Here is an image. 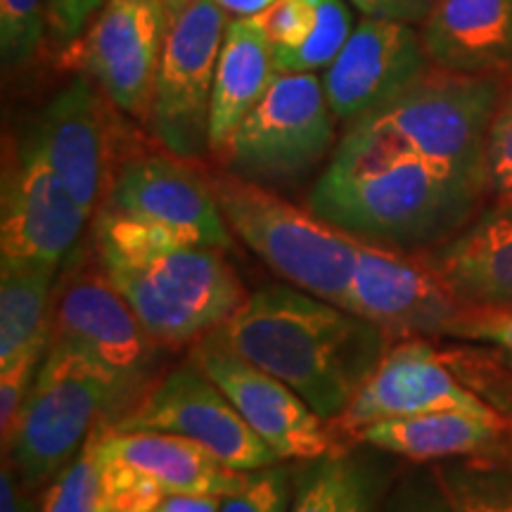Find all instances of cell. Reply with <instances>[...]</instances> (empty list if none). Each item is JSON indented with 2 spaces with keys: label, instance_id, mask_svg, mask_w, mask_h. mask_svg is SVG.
I'll return each mask as SVG.
<instances>
[{
  "label": "cell",
  "instance_id": "obj_31",
  "mask_svg": "<svg viewBox=\"0 0 512 512\" xmlns=\"http://www.w3.org/2000/svg\"><path fill=\"white\" fill-rule=\"evenodd\" d=\"M48 339L50 335L38 339L12 361L0 363V437H3V446L10 441V434L29 399L43 358L48 354Z\"/></svg>",
  "mask_w": 512,
  "mask_h": 512
},
{
  "label": "cell",
  "instance_id": "obj_36",
  "mask_svg": "<svg viewBox=\"0 0 512 512\" xmlns=\"http://www.w3.org/2000/svg\"><path fill=\"white\" fill-rule=\"evenodd\" d=\"M448 337L465 342L494 344L503 351H512V309L501 306H465L453 320Z\"/></svg>",
  "mask_w": 512,
  "mask_h": 512
},
{
  "label": "cell",
  "instance_id": "obj_1",
  "mask_svg": "<svg viewBox=\"0 0 512 512\" xmlns=\"http://www.w3.org/2000/svg\"><path fill=\"white\" fill-rule=\"evenodd\" d=\"M491 192L486 169L339 140L309 207L356 238L401 252H427L467 226Z\"/></svg>",
  "mask_w": 512,
  "mask_h": 512
},
{
  "label": "cell",
  "instance_id": "obj_7",
  "mask_svg": "<svg viewBox=\"0 0 512 512\" xmlns=\"http://www.w3.org/2000/svg\"><path fill=\"white\" fill-rule=\"evenodd\" d=\"M335 121L316 72L278 74L216 159L240 181L294 188L328 166L337 147Z\"/></svg>",
  "mask_w": 512,
  "mask_h": 512
},
{
  "label": "cell",
  "instance_id": "obj_32",
  "mask_svg": "<svg viewBox=\"0 0 512 512\" xmlns=\"http://www.w3.org/2000/svg\"><path fill=\"white\" fill-rule=\"evenodd\" d=\"M98 456L107 505H110L112 512H150L166 498L164 491L150 477L138 472L136 467L124 463V460L105 456V453H100V448Z\"/></svg>",
  "mask_w": 512,
  "mask_h": 512
},
{
  "label": "cell",
  "instance_id": "obj_40",
  "mask_svg": "<svg viewBox=\"0 0 512 512\" xmlns=\"http://www.w3.org/2000/svg\"><path fill=\"white\" fill-rule=\"evenodd\" d=\"M219 496H166L150 512H221Z\"/></svg>",
  "mask_w": 512,
  "mask_h": 512
},
{
  "label": "cell",
  "instance_id": "obj_39",
  "mask_svg": "<svg viewBox=\"0 0 512 512\" xmlns=\"http://www.w3.org/2000/svg\"><path fill=\"white\" fill-rule=\"evenodd\" d=\"M27 484L19 479L15 467L8 458H3L0 467V512H41L38 501L29 496Z\"/></svg>",
  "mask_w": 512,
  "mask_h": 512
},
{
  "label": "cell",
  "instance_id": "obj_37",
  "mask_svg": "<svg viewBox=\"0 0 512 512\" xmlns=\"http://www.w3.org/2000/svg\"><path fill=\"white\" fill-rule=\"evenodd\" d=\"M107 0H46L48 27L57 46H69L93 22Z\"/></svg>",
  "mask_w": 512,
  "mask_h": 512
},
{
  "label": "cell",
  "instance_id": "obj_30",
  "mask_svg": "<svg viewBox=\"0 0 512 512\" xmlns=\"http://www.w3.org/2000/svg\"><path fill=\"white\" fill-rule=\"evenodd\" d=\"M294 467L275 463L249 472L247 482L221 501V512H290Z\"/></svg>",
  "mask_w": 512,
  "mask_h": 512
},
{
  "label": "cell",
  "instance_id": "obj_26",
  "mask_svg": "<svg viewBox=\"0 0 512 512\" xmlns=\"http://www.w3.org/2000/svg\"><path fill=\"white\" fill-rule=\"evenodd\" d=\"M453 512H512V463L470 456L432 463Z\"/></svg>",
  "mask_w": 512,
  "mask_h": 512
},
{
  "label": "cell",
  "instance_id": "obj_29",
  "mask_svg": "<svg viewBox=\"0 0 512 512\" xmlns=\"http://www.w3.org/2000/svg\"><path fill=\"white\" fill-rule=\"evenodd\" d=\"M46 27V0H0V57L5 72H17L34 60Z\"/></svg>",
  "mask_w": 512,
  "mask_h": 512
},
{
  "label": "cell",
  "instance_id": "obj_15",
  "mask_svg": "<svg viewBox=\"0 0 512 512\" xmlns=\"http://www.w3.org/2000/svg\"><path fill=\"white\" fill-rule=\"evenodd\" d=\"M110 107L112 100L98 83L81 74L62 86L29 126L57 178L91 216L105 202L121 164Z\"/></svg>",
  "mask_w": 512,
  "mask_h": 512
},
{
  "label": "cell",
  "instance_id": "obj_19",
  "mask_svg": "<svg viewBox=\"0 0 512 512\" xmlns=\"http://www.w3.org/2000/svg\"><path fill=\"white\" fill-rule=\"evenodd\" d=\"M422 254L465 306L512 309V195H496L453 238Z\"/></svg>",
  "mask_w": 512,
  "mask_h": 512
},
{
  "label": "cell",
  "instance_id": "obj_21",
  "mask_svg": "<svg viewBox=\"0 0 512 512\" xmlns=\"http://www.w3.org/2000/svg\"><path fill=\"white\" fill-rule=\"evenodd\" d=\"M98 448L150 477L166 496L226 498L247 482L249 472L223 465L209 448L174 432L110 430L100 425Z\"/></svg>",
  "mask_w": 512,
  "mask_h": 512
},
{
  "label": "cell",
  "instance_id": "obj_25",
  "mask_svg": "<svg viewBox=\"0 0 512 512\" xmlns=\"http://www.w3.org/2000/svg\"><path fill=\"white\" fill-rule=\"evenodd\" d=\"M57 271L60 268L0 261V363L50 335Z\"/></svg>",
  "mask_w": 512,
  "mask_h": 512
},
{
  "label": "cell",
  "instance_id": "obj_22",
  "mask_svg": "<svg viewBox=\"0 0 512 512\" xmlns=\"http://www.w3.org/2000/svg\"><path fill=\"white\" fill-rule=\"evenodd\" d=\"M512 418L470 411H434L411 418L380 420L358 430L351 441L413 463L451 458L501 456L508 446Z\"/></svg>",
  "mask_w": 512,
  "mask_h": 512
},
{
  "label": "cell",
  "instance_id": "obj_9",
  "mask_svg": "<svg viewBox=\"0 0 512 512\" xmlns=\"http://www.w3.org/2000/svg\"><path fill=\"white\" fill-rule=\"evenodd\" d=\"M226 27L228 12L216 0H197L164 38L147 128L185 162L211 155V95Z\"/></svg>",
  "mask_w": 512,
  "mask_h": 512
},
{
  "label": "cell",
  "instance_id": "obj_35",
  "mask_svg": "<svg viewBox=\"0 0 512 512\" xmlns=\"http://www.w3.org/2000/svg\"><path fill=\"white\" fill-rule=\"evenodd\" d=\"M486 176L494 195H512V88H505L486 138Z\"/></svg>",
  "mask_w": 512,
  "mask_h": 512
},
{
  "label": "cell",
  "instance_id": "obj_13",
  "mask_svg": "<svg viewBox=\"0 0 512 512\" xmlns=\"http://www.w3.org/2000/svg\"><path fill=\"white\" fill-rule=\"evenodd\" d=\"M192 361L219 384L230 403L280 460H313L344 444L302 396L283 380L235 354L211 332L192 344Z\"/></svg>",
  "mask_w": 512,
  "mask_h": 512
},
{
  "label": "cell",
  "instance_id": "obj_41",
  "mask_svg": "<svg viewBox=\"0 0 512 512\" xmlns=\"http://www.w3.org/2000/svg\"><path fill=\"white\" fill-rule=\"evenodd\" d=\"M216 3L233 17H254L266 12L278 0H216Z\"/></svg>",
  "mask_w": 512,
  "mask_h": 512
},
{
  "label": "cell",
  "instance_id": "obj_27",
  "mask_svg": "<svg viewBox=\"0 0 512 512\" xmlns=\"http://www.w3.org/2000/svg\"><path fill=\"white\" fill-rule=\"evenodd\" d=\"M38 508L41 512H112L102 482L95 432L81 451L43 486Z\"/></svg>",
  "mask_w": 512,
  "mask_h": 512
},
{
  "label": "cell",
  "instance_id": "obj_16",
  "mask_svg": "<svg viewBox=\"0 0 512 512\" xmlns=\"http://www.w3.org/2000/svg\"><path fill=\"white\" fill-rule=\"evenodd\" d=\"M434 411L498 415L482 396L465 387L430 339L401 337L394 339L370 380L330 427L339 441H351L358 430L373 422Z\"/></svg>",
  "mask_w": 512,
  "mask_h": 512
},
{
  "label": "cell",
  "instance_id": "obj_23",
  "mask_svg": "<svg viewBox=\"0 0 512 512\" xmlns=\"http://www.w3.org/2000/svg\"><path fill=\"white\" fill-rule=\"evenodd\" d=\"M278 74L275 46L261 17L230 19L216 64L214 95H211V155H219L235 128L252 112L256 102L264 98Z\"/></svg>",
  "mask_w": 512,
  "mask_h": 512
},
{
  "label": "cell",
  "instance_id": "obj_44",
  "mask_svg": "<svg viewBox=\"0 0 512 512\" xmlns=\"http://www.w3.org/2000/svg\"><path fill=\"white\" fill-rule=\"evenodd\" d=\"M498 356L503 358L505 366H510V368H512V351H503V349H501V354H498Z\"/></svg>",
  "mask_w": 512,
  "mask_h": 512
},
{
  "label": "cell",
  "instance_id": "obj_24",
  "mask_svg": "<svg viewBox=\"0 0 512 512\" xmlns=\"http://www.w3.org/2000/svg\"><path fill=\"white\" fill-rule=\"evenodd\" d=\"M384 489L387 479L373 456L342 446L294 467L290 512H380Z\"/></svg>",
  "mask_w": 512,
  "mask_h": 512
},
{
  "label": "cell",
  "instance_id": "obj_10",
  "mask_svg": "<svg viewBox=\"0 0 512 512\" xmlns=\"http://www.w3.org/2000/svg\"><path fill=\"white\" fill-rule=\"evenodd\" d=\"M110 430L174 432L209 448L223 465L254 472L280 463L271 446L247 425L219 384L188 356L152 380Z\"/></svg>",
  "mask_w": 512,
  "mask_h": 512
},
{
  "label": "cell",
  "instance_id": "obj_38",
  "mask_svg": "<svg viewBox=\"0 0 512 512\" xmlns=\"http://www.w3.org/2000/svg\"><path fill=\"white\" fill-rule=\"evenodd\" d=\"M363 17L389 19L418 27L430 15L437 0H349Z\"/></svg>",
  "mask_w": 512,
  "mask_h": 512
},
{
  "label": "cell",
  "instance_id": "obj_3",
  "mask_svg": "<svg viewBox=\"0 0 512 512\" xmlns=\"http://www.w3.org/2000/svg\"><path fill=\"white\" fill-rule=\"evenodd\" d=\"M207 178L230 233L249 252L283 283L344 309L361 238L223 169Z\"/></svg>",
  "mask_w": 512,
  "mask_h": 512
},
{
  "label": "cell",
  "instance_id": "obj_12",
  "mask_svg": "<svg viewBox=\"0 0 512 512\" xmlns=\"http://www.w3.org/2000/svg\"><path fill=\"white\" fill-rule=\"evenodd\" d=\"M344 309L389 337H448L465 304L422 252L361 240Z\"/></svg>",
  "mask_w": 512,
  "mask_h": 512
},
{
  "label": "cell",
  "instance_id": "obj_42",
  "mask_svg": "<svg viewBox=\"0 0 512 512\" xmlns=\"http://www.w3.org/2000/svg\"><path fill=\"white\" fill-rule=\"evenodd\" d=\"M195 3H197V0H157L164 38L169 36V31L178 22V17L185 15V12H188Z\"/></svg>",
  "mask_w": 512,
  "mask_h": 512
},
{
  "label": "cell",
  "instance_id": "obj_4",
  "mask_svg": "<svg viewBox=\"0 0 512 512\" xmlns=\"http://www.w3.org/2000/svg\"><path fill=\"white\" fill-rule=\"evenodd\" d=\"M508 81L430 67L380 110L347 126L344 140L434 162L486 169V138Z\"/></svg>",
  "mask_w": 512,
  "mask_h": 512
},
{
  "label": "cell",
  "instance_id": "obj_8",
  "mask_svg": "<svg viewBox=\"0 0 512 512\" xmlns=\"http://www.w3.org/2000/svg\"><path fill=\"white\" fill-rule=\"evenodd\" d=\"M48 349L86 358L138 396L155 380L159 351L136 311L102 271L91 245L55 283Z\"/></svg>",
  "mask_w": 512,
  "mask_h": 512
},
{
  "label": "cell",
  "instance_id": "obj_14",
  "mask_svg": "<svg viewBox=\"0 0 512 512\" xmlns=\"http://www.w3.org/2000/svg\"><path fill=\"white\" fill-rule=\"evenodd\" d=\"M100 209L162 228L185 245L235 247L209 178L171 152L124 159Z\"/></svg>",
  "mask_w": 512,
  "mask_h": 512
},
{
  "label": "cell",
  "instance_id": "obj_5",
  "mask_svg": "<svg viewBox=\"0 0 512 512\" xmlns=\"http://www.w3.org/2000/svg\"><path fill=\"white\" fill-rule=\"evenodd\" d=\"M136 399L86 358L48 349L3 458L27 489H43L100 425L110 427Z\"/></svg>",
  "mask_w": 512,
  "mask_h": 512
},
{
  "label": "cell",
  "instance_id": "obj_20",
  "mask_svg": "<svg viewBox=\"0 0 512 512\" xmlns=\"http://www.w3.org/2000/svg\"><path fill=\"white\" fill-rule=\"evenodd\" d=\"M420 36L432 67L512 79V0H437Z\"/></svg>",
  "mask_w": 512,
  "mask_h": 512
},
{
  "label": "cell",
  "instance_id": "obj_18",
  "mask_svg": "<svg viewBox=\"0 0 512 512\" xmlns=\"http://www.w3.org/2000/svg\"><path fill=\"white\" fill-rule=\"evenodd\" d=\"M162 46L157 0H107L88 29L81 62L119 112L147 124Z\"/></svg>",
  "mask_w": 512,
  "mask_h": 512
},
{
  "label": "cell",
  "instance_id": "obj_28",
  "mask_svg": "<svg viewBox=\"0 0 512 512\" xmlns=\"http://www.w3.org/2000/svg\"><path fill=\"white\" fill-rule=\"evenodd\" d=\"M318 27L299 48L275 50V64L280 74H306L328 69L332 60L354 34L356 22L349 0H318Z\"/></svg>",
  "mask_w": 512,
  "mask_h": 512
},
{
  "label": "cell",
  "instance_id": "obj_17",
  "mask_svg": "<svg viewBox=\"0 0 512 512\" xmlns=\"http://www.w3.org/2000/svg\"><path fill=\"white\" fill-rule=\"evenodd\" d=\"M430 67L413 24L366 17L323 74L332 114L342 124H354L406 91Z\"/></svg>",
  "mask_w": 512,
  "mask_h": 512
},
{
  "label": "cell",
  "instance_id": "obj_11",
  "mask_svg": "<svg viewBox=\"0 0 512 512\" xmlns=\"http://www.w3.org/2000/svg\"><path fill=\"white\" fill-rule=\"evenodd\" d=\"M88 214L67 190L27 131L3 164L0 261L60 268L79 245Z\"/></svg>",
  "mask_w": 512,
  "mask_h": 512
},
{
  "label": "cell",
  "instance_id": "obj_33",
  "mask_svg": "<svg viewBox=\"0 0 512 512\" xmlns=\"http://www.w3.org/2000/svg\"><path fill=\"white\" fill-rule=\"evenodd\" d=\"M380 512H453L434 465L418 467L396 479Z\"/></svg>",
  "mask_w": 512,
  "mask_h": 512
},
{
  "label": "cell",
  "instance_id": "obj_6",
  "mask_svg": "<svg viewBox=\"0 0 512 512\" xmlns=\"http://www.w3.org/2000/svg\"><path fill=\"white\" fill-rule=\"evenodd\" d=\"M98 256L102 271L159 347H192L247 299L221 249L185 245L145 259Z\"/></svg>",
  "mask_w": 512,
  "mask_h": 512
},
{
  "label": "cell",
  "instance_id": "obj_2",
  "mask_svg": "<svg viewBox=\"0 0 512 512\" xmlns=\"http://www.w3.org/2000/svg\"><path fill=\"white\" fill-rule=\"evenodd\" d=\"M214 332L292 387L328 425L351 406L394 342L370 320L290 283L247 294Z\"/></svg>",
  "mask_w": 512,
  "mask_h": 512
},
{
  "label": "cell",
  "instance_id": "obj_34",
  "mask_svg": "<svg viewBox=\"0 0 512 512\" xmlns=\"http://www.w3.org/2000/svg\"><path fill=\"white\" fill-rule=\"evenodd\" d=\"M259 17L275 50L299 48L318 27V0H278Z\"/></svg>",
  "mask_w": 512,
  "mask_h": 512
},
{
  "label": "cell",
  "instance_id": "obj_43",
  "mask_svg": "<svg viewBox=\"0 0 512 512\" xmlns=\"http://www.w3.org/2000/svg\"><path fill=\"white\" fill-rule=\"evenodd\" d=\"M503 458H508L510 463H512V427H510V439H508V446H505V451L501 453Z\"/></svg>",
  "mask_w": 512,
  "mask_h": 512
}]
</instances>
